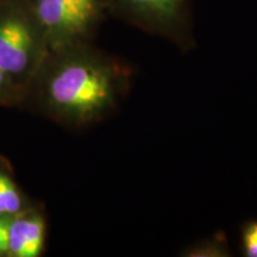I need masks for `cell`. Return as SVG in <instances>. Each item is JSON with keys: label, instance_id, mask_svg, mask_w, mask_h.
Masks as SVG:
<instances>
[{"label": "cell", "instance_id": "obj_10", "mask_svg": "<svg viewBox=\"0 0 257 257\" xmlns=\"http://www.w3.org/2000/svg\"><path fill=\"white\" fill-rule=\"evenodd\" d=\"M11 218L0 216V257L9 255V227Z\"/></svg>", "mask_w": 257, "mask_h": 257}, {"label": "cell", "instance_id": "obj_8", "mask_svg": "<svg viewBox=\"0 0 257 257\" xmlns=\"http://www.w3.org/2000/svg\"><path fill=\"white\" fill-rule=\"evenodd\" d=\"M240 251L245 257H257V218L240 227Z\"/></svg>", "mask_w": 257, "mask_h": 257}, {"label": "cell", "instance_id": "obj_3", "mask_svg": "<svg viewBox=\"0 0 257 257\" xmlns=\"http://www.w3.org/2000/svg\"><path fill=\"white\" fill-rule=\"evenodd\" d=\"M49 50L88 43L108 10L107 0H29Z\"/></svg>", "mask_w": 257, "mask_h": 257}, {"label": "cell", "instance_id": "obj_5", "mask_svg": "<svg viewBox=\"0 0 257 257\" xmlns=\"http://www.w3.org/2000/svg\"><path fill=\"white\" fill-rule=\"evenodd\" d=\"M46 237L47 223L42 213L25 208L10 221L8 256H41L46 245Z\"/></svg>", "mask_w": 257, "mask_h": 257}, {"label": "cell", "instance_id": "obj_9", "mask_svg": "<svg viewBox=\"0 0 257 257\" xmlns=\"http://www.w3.org/2000/svg\"><path fill=\"white\" fill-rule=\"evenodd\" d=\"M19 89L12 83L9 76L0 68V104L11 102L17 95Z\"/></svg>", "mask_w": 257, "mask_h": 257}, {"label": "cell", "instance_id": "obj_4", "mask_svg": "<svg viewBox=\"0 0 257 257\" xmlns=\"http://www.w3.org/2000/svg\"><path fill=\"white\" fill-rule=\"evenodd\" d=\"M108 10L144 32L181 48L193 44L189 0H107Z\"/></svg>", "mask_w": 257, "mask_h": 257}, {"label": "cell", "instance_id": "obj_6", "mask_svg": "<svg viewBox=\"0 0 257 257\" xmlns=\"http://www.w3.org/2000/svg\"><path fill=\"white\" fill-rule=\"evenodd\" d=\"M25 202L15 181L0 170V216L14 217L25 210Z\"/></svg>", "mask_w": 257, "mask_h": 257}, {"label": "cell", "instance_id": "obj_7", "mask_svg": "<svg viewBox=\"0 0 257 257\" xmlns=\"http://www.w3.org/2000/svg\"><path fill=\"white\" fill-rule=\"evenodd\" d=\"M186 257H227L231 256L229 244L224 233H216L201 242L189 245L182 251Z\"/></svg>", "mask_w": 257, "mask_h": 257}, {"label": "cell", "instance_id": "obj_1", "mask_svg": "<svg viewBox=\"0 0 257 257\" xmlns=\"http://www.w3.org/2000/svg\"><path fill=\"white\" fill-rule=\"evenodd\" d=\"M131 75L126 63L85 43L50 51L32 85L48 117L83 127L117 110L130 88Z\"/></svg>", "mask_w": 257, "mask_h": 257}, {"label": "cell", "instance_id": "obj_2", "mask_svg": "<svg viewBox=\"0 0 257 257\" xmlns=\"http://www.w3.org/2000/svg\"><path fill=\"white\" fill-rule=\"evenodd\" d=\"M50 50L29 0L0 2V68L18 89L32 85Z\"/></svg>", "mask_w": 257, "mask_h": 257}]
</instances>
